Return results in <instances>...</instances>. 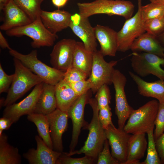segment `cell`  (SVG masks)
<instances>
[{"label": "cell", "mask_w": 164, "mask_h": 164, "mask_svg": "<svg viewBox=\"0 0 164 164\" xmlns=\"http://www.w3.org/2000/svg\"><path fill=\"white\" fill-rule=\"evenodd\" d=\"M159 102L149 101L136 110H134L123 128L129 134L146 133L154 128V122L158 112Z\"/></svg>", "instance_id": "5b68a950"}, {"label": "cell", "mask_w": 164, "mask_h": 164, "mask_svg": "<svg viewBox=\"0 0 164 164\" xmlns=\"http://www.w3.org/2000/svg\"><path fill=\"white\" fill-rule=\"evenodd\" d=\"M10 55L19 60L32 72L39 76L44 83L55 85L63 78L64 72L50 67L37 58L36 50L32 51L27 54H22L11 48Z\"/></svg>", "instance_id": "277c9868"}, {"label": "cell", "mask_w": 164, "mask_h": 164, "mask_svg": "<svg viewBox=\"0 0 164 164\" xmlns=\"http://www.w3.org/2000/svg\"><path fill=\"white\" fill-rule=\"evenodd\" d=\"M22 158L18 148L10 145L4 133L0 135V164H20Z\"/></svg>", "instance_id": "4316f807"}, {"label": "cell", "mask_w": 164, "mask_h": 164, "mask_svg": "<svg viewBox=\"0 0 164 164\" xmlns=\"http://www.w3.org/2000/svg\"><path fill=\"white\" fill-rule=\"evenodd\" d=\"M129 75L137 84L139 94L143 96L157 99L160 103H164V80L148 82L132 72Z\"/></svg>", "instance_id": "44dd1931"}, {"label": "cell", "mask_w": 164, "mask_h": 164, "mask_svg": "<svg viewBox=\"0 0 164 164\" xmlns=\"http://www.w3.org/2000/svg\"><path fill=\"white\" fill-rule=\"evenodd\" d=\"M156 149L162 164H164V133L155 140Z\"/></svg>", "instance_id": "60d3db41"}, {"label": "cell", "mask_w": 164, "mask_h": 164, "mask_svg": "<svg viewBox=\"0 0 164 164\" xmlns=\"http://www.w3.org/2000/svg\"><path fill=\"white\" fill-rule=\"evenodd\" d=\"M100 50L93 53V62L91 74L88 79L91 84V89L94 94L103 85L112 84V78L117 61H105Z\"/></svg>", "instance_id": "9c48e42d"}, {"label": "cell", "mask_w": 164, "mask_h": 164, "mask_svg": "<svg viewBox=\"0 0 164 164\" xmlns=\"http://www.w3.org/2000/svg\"><path fill=\"white\" fill-rule=\"evenodd\" d=\"M69 0H52L53 4L56 7L60 8L64 6Z\"/></svg>", "instance_id": "ee69618b"}, {"label": "cell", "mask_w": 164, "mask_h": 164, "mask_svg": "<svg viewBox=\"0 0 164 164\" xmlns=\"http://www.w3.org/2000/svg\"><path fill=\"white\" fill-rule=\"evenodd\" d=\"M144 24L146 32L157 37L164 31V16L146 21Z\"/></svg>", "instance_id": "1f68e13d"}, {"label": "cell", "mask_w": 164, "mask_h": 164, "mask_svg": "<svg viewBox=\"0 0 164 164\" xmlns=\"http://www.w3.org/2000/svg\"><path fill=\"white\" fill-rule=\"evenodd\" d=\"M112 113L109 105L99 109L98 118L104 129H106L110 125H114L111 120Z\"/></svg>", "instance_id": "74e56055"}, {"label": "cell", "mask_w": 164, "mask_h": 164, "mask_svg": "<svg viewBox=\"0 0 164 164\" xmlns=\"http://www.w3.org/2000/svg\"><path fill=\"white\" fill-rule=\"evenodd\" d=\"M79 13L87 18L98 14L117 15L126 20L131 18L135 5L131 1L124 0H95L88 2H78Z\"/></svg>", "instance_id": "7a4b0ae2"}, {"label": "cell", "mask_w": 164, "mask_h": 164, "mask_svg": "<svg viewBox=\"0 0 164 164\" xmlns=\"http://www.w3.org/2000/svg\"><path fill=\"white\" fill-rule=\"evenodd\" d=\"M9 0H0V9L2 10V9Z\"/></svg>", "instance_id": "bcb514c9"}, {"label": "cell", "mask_w": 164, "mask_h": 164, "mask_svg": "<svg viewBox=\"0 0 164 164\" xmlns=\"http://www.w3.org/2000/svg\"><path fill=\"white\" fill-rule=\"evenodd\" d=\"M69 84L73 90L78 96L86 93L91 89V83L88 79Z\"/></svg>", "instance_id": "f35d334b"}, {"label": "cell", "mask_w": 164, "mask_h": 164, "mask_svg": "<svg viewBox=\"0 0 164 164\" xmlns=\"http://www.w3.org/2000/svg\"><path fill=\"white\" fill-rule=\"evenodd\" d=\"M46 116L49 123L53 150L62 152L63 150L62 135L67 130L68 127L69 117L67 113L56 108Z\"/></svg>", "instance_id": "2e32d148"}, {"label": "cell", "mask_w": 164, "mask_h": 164, "mask_svg": "<svg viewBox=\"0 0 164 164\" xmlns=\"http://www.w3.org/2000/svg\"><path fill=\"white\" fill-rule=\"evenodd\" d=\"M72 14L59 9L52 12L42 10L40 17L46 28L53 33H56L69 27Z\"/></svg>", "instance_id": "ffe728a7"}, {"label": "cell", "mask_w": 164, "mask_h": 164, "mask_svg": "<svg viewBox=\"0 0 164 164\" xmlns=\"http://www.w3.org/2000/svg\"></svg>", "instance_id": "681fc988"}, {"label": "cell", "mask_w": 164, "mask_h": 164, "mask_svg": "<svg viewBox=\"0 0 164 164\" xmlns=\"http://www.w3.org/2000/svg\"><path fill=\"white\" fill-rule=\"evenodd\" d=\"M138 9L136 14L126 19L121 29L117 32L118 51L124 52L130 49L135 39L146 32L144 21L141 15L142 0H138Z\"/></svg>", "instance_id": "52a82bcc"}, {"label": "cell", "mask_w": 164, "mask_h": 164, "mask_svg": "<svg viewBox=\"0 0 164 164\" xmlns=\"http://www.w3.org/2000/svg\"><path fill=\"white\" fill-rule=\"evenodd\" d=\"M127 82L125 76L119 70L114 69L112 78L115 91V113L117 116L118 128H123L126 121L134 110L128 102L125 88Z\"/></svg>", "instance_id": "30bf717a"}, {"label": "cell", "mask_w": 164, "mask_h": 164, "mask_svg": "<svg viewBox=\"0 0 164 164\" xmlns=\"http://www.w3.org/2000/svg\"><path fill=\"white\" fill-rule=\"evenodd\" d=\"M96 38L100 46V50L103 56H114L118 51V33L108 26L99 24L94 27Z\"/></svg>", "instance_id": "d6986e66"}, {"label": "cell", "mask_w": 164, "mask_h": 164, "mask_svg": "<svg viewBox=\"0 0 164 164\" xmlns=\"http://www.w3.org/2000/svg\"><path fill=\"white\" fill-rule=\"evenodd\" d=\"M13 61L14 77L3 103V106L5 107L15 103L32 87L43 82L18 59L13 58Z\"/></svg>", "instance_id": "3957f363"}, {"label": "cell", "mask_w": 164, "mask_h": 164, "mask_svg": "<svg viewBox=\"0 0 164 164\" xmlns=\"http://www.w3.org/2000/svg\"><path fill=\"white\" fill-rule=\"evenodd\" d=\"M0 46L2 49H7L9 50L11 49L1 31H0Z\"/></svg>", "instance_id": "7bdbcfd3"}, {"label": "cell", "mask_w": 164, "mask_h": 164, "mask_svg": "<svg viewBox=\"0 0 164 164\" xmlns=\"http://www.w3.org/2000/svg\"><path fill=\"white\" fill-rule=\"evenodd\" d=\"M140 11L142 18L145 22L163 16L164 5L150 2L145 5H142Z\"/></svg>", "instance_id": "4dcf8cb0"}, {"label": "cell", "mask_w": 164, "mask_h": 164, "mask_svg": "<svg viewBox=\"0 0 164 164\" xmlns=\"http://www.w3.org/2000/svg\"><path fill=\"white\" fill-rule=\"evenodd\" d=\"M109 144L107 139L104 142L102 151L99 154L97 161V164H120L110 153Z\"/></svg>", "instance_id": "e575fe53"}, {"label": "cell", "mask_w": 164, "mask_h": 164, "mask_svg": "<svg viewBox=\"0 0 164 164\" xmlns=\"http://www.w3.org/2000/svg\"><path fill=\"white\" fill-rule=\"evenodd\" d=\"M27 118L35 124L39 136L49 147L53 149L49 123L46 115L33 113L28 115Z\"/></svg>", "instance_id": "83f0119b"}, {"label": "cell", "mask_w": 164, "mask_h": 164, "mask_svg": "<svg viewBox=\"0 0 164 164\" xmlns=\"http://www.w3.org/2000/svg\"></svg>", "instance_id": "c3c4849f"}, {"label": "cell", "mask_w": 164, "mask_h": 164, "mask_svg": "<svg viewBox=\"0 0 164 164\" xmlns=\"http://www.w3.org/2000/svg\"><path fill=\"white\" fill-rule=\"evenodd\" d=\"M150 2L164 5V0H149Z\"/></svg>", "instance_id": "7dc6e473"}, {"label": "cell", "mask_w": 164, "mask_h": 164, "mask_svg": "<svg viewBox=\"0 0 164 164\" xmlns=\"http://www.w3.org/2000/svg\"><path fill=\"white\" fill-rule=\"evenodd\" d=\"M55 86L57 108L67 112L79 96L76 94L70 84L63 79Z\"/></svg>", "instance_id": "d4e9b609"}, {"label": "cell", "mask_w": 164, "mask_h": 164, "mask_svg": "<svg viewBox=\"0 0 164 164\" xmlns=\"http://www.w3.org/2000/svg\"><path fill=\"white\" fill-rule=\"evenodd\" d=\"M2 10L3 22L0 26L2 30L6 31L14 28L27 25L32 21L12 0H9Z\"/></svg>", "instance_id": "ac0fdd59"}, {"label": "cell", "mask_w": 164, "mask_h": 164, "mask_svg": "<svg viewBox=\"0 0 164 164\" xmlns=\"http://www.w3.org/2000/svg\"><path fill=\"white\" fill-rule=\"evenodd\" d=\"M55 86L44 82L33 113L46 115L57 108Z\"/></svg>", "instance_id": "cb8c5ba5"}, {"label": "cell", "mask_w": 164, "mask_h": 164, "mask_svg": "<svg viewBox=\"0 0 164 164\" xmlns=\"http://www.w3.org/2000/svg\"><path fill=\"white\" fill-rule=\"evenodd\" d=\"M14 74L8 75L3 69L1 64H0V93L8 92L11 85Z\"/></svg>", "instance_id": "ab89813d"}, {"label": "cell", "mask_w": 164, "mask_h": 164, "mask_svg": "<svg viewBox=\"0 0 164 164\" xmlns=\"http://www.w3.org/2000/svg\"><path fill=\"white\" fill-rule=\"evenodd\" d=\"M105 130L112 156L120 164H125L127 160L129 141L131 135L123 128H116L114 125H109Z\"/></svg>", "instance_id": "7c38bea8"}, {"label": "cell", "mask_w": 164, "mask_h": 164, "mask_svg": "<svg viewBox=\"0 0 164 164\" xmlns=\"http://www.w3.org/2000/svg\"><path fill=\"white\" fill-rule=\"evenodd\" d=\"M95 162L93 159L86 155L80 158H73L62 152L56 164H92Z\"/></svg>", "instance_id": "d6a6232c"}, {"label": "cell", "mask_w": 164, "mask_h": 164, "mask_svg": "<svg viewBox=\"0 0 164 164\" xmlns=\"http://www.w3.org/2000/svg\"><path fill=\"white\" fill-rule=\"evenodd\" d=\"M88 103L93 110V117L91 122L87 123L83 128L88 130L89 134L84 146L79 150L66 153L68 156L83 153L97 161L98 155L102 150L107 139L104 129L98 118L99 109L95 98H89Z\"/></svg>", "instance_id": "6da1fadb"}, {"label": "cell", "mask_w": 164, "mask_h": 164, "mask_svg": "<svg viewBox=\"0 0 164 164\" xmlns=\"http://www.w3.org/2000/svg\"><path fill=\"white\" fill-rule=\"evenodd\" d=\"M32 21L40 16L41 5L44 0H12Z\"/></svg>", "instance_id": "f1b7e54d"}, {"label": "cell", "mask_w": 164, "mask_h": 164, "mask_svg": "<svg viewBox=\"0 0 164 164\" xmlns=\"http://www.w3.org/2000/svg\"><path fill=\"white\" fill-rule=\"evenodd\" d=\"M130 50L134 52L153 53L164 58V48L156 37L146 32L135 39Z\"/></svg>", "instance_id": "603a6c76"}, {"label": "cell", "mask_w": 164, "mask_h": 164, "mask_svg": "<svg viewBox=\"0 0 164 164\" xmlns=\"http://www.w3.org/2000/svg\"><path fill=\"white\" fill-rule=\"evenodd\" d=\"M43 83L42 82L35 86L28 95L20 102L5 107L3 117L9 118L13 123L22 116L33 113Z\"/></svg>", "instance_id": "8fae6325"}, {"label": "cell", "mask_w": 164, "mask_h": 164, "mask_svg": "<svg viewBox=\"0 0 164 164\" xmlns=\"http://www.w3.org/2000/svg\"><path fill=\"white\" fill-rule=\"evenodd\" d=\"M89 94L88 91L80 96L67 112L69 118L72 121L73 129L71 142L69 146V152L75 150L77 145L81 129L87 124L84 118L85 106L88 103Z\"/></svg>", "instance_id": "9a60e30c"}, {"label": "cell", "mask_w": 164, "mask_h": 164, "mask_svg": "<svg viewBox=\"0 0 164 164\" xmlns=\"http://www.w3.org/2000/svg\"><path fill=\"white\" fill-rule=\"evenodd\" d=\"M147 146L145 133L131 135L129 141L127 160L125 164H141L140 160L144 157Z\"/></svg>", "instance_id": "7402d4cb"}, {"label": "cell", "mask_w": 164, "mask_h": 164, "mask_svg": "<svg viewBox=\"0 0 164 164\" xmlns=\"http://www.w3.org/2000/svg\"><path fill=\"white\" fill-rule=\"evenodd\" d=\"M155 128L154 133L155 140L164 132V103H160L158 112L154 122Z\"/></svg>", "instance_id": "8d00e7d4"}, {"label": "cell", "mask_w": 164, "mask_h": 164, "mask_svg": "<svg viewBox=\"0 0 164 164\" xmlns=\"http://www.w3.org/2000/svg\"><path fill=\"white\" fill-rule=\"evenodd\" d=\"M132 67L138 76L144 77L152 74L164 80V58L153 53L134 52L131 59Z\"/></svg>", "instance_id": "ba28073f"}, {"label": "cell", "mask_w": 164, "mask_h": 164, "mask_svg": "<svg viewBox=\"0 0 164 164\" xmlns=\"http://www.w3.org/2000/svg\"><path fill=\"white\" fill-rule=\"evenodd\" d=\"M69 27L81 40L87 50L92 53L97 50L94 28L91 25L88 18L79 13L72 14Z\"/></svg>", "instance_id": "5bb4252c"}, {"label": "cell", "mask_w": 164, "mask_h": 164, "mask_svg": "<svg viewBox=\"0 0 164 164\" xmlns=\"http://www.w3.org/2000/svg\"><path fill=\"white\" fill-rule=\"evenodd\" d=\"M154 129L149 130L146 133L148 137L147 156L146 159L141 162V164H162L155 146Z\"/></svg>", "instance_id": "f546056e"}, {"label": "cell", "mask_w": 164, "mask_h": 164, "mask_svg": "<svg viewBox=\"0 0 164 164\" xmlns=\"http://www.w3.org/2000/svg\"><path fill=\"white\" fill-rule=\"evenodd\" d=\"M87 77L85 73L72 65L64 72L63 79L70 84L86 80Z\"/></svg>", "instance_id": "d590c367"}, {"label": "cell", "mask_w": 164, "mask_h": 164, "mask_svg": "<svg viewBox=\"0 0 164 164\" xmlns=\"http://www.w3.org/2000/svg\"><path fill=\"white\" fill-rule=\"evenodd\" d=\"M13 122L9 118L2 117L0 119V135L4 130L8 129Z\"/></svg>", "instance_id": "b9f144b4"}, {"label": "cell", "mask_w": 164, "mask_h": 164, "mask_svg": "<svg viewBox=\"0 0 164 164\" xmlns=\"http://www.w3.org/2000/svg\"><path fill=\"white\" fill-rule=\"evenodd\" d=\"M96 93L95 98L97 101L99 109L109 105L111 96L108 85L104 84L102 85Z\"/></svg>", "instance_id": "836d02e7"}, {"label": "cell", "mask_w": 164, "mask_h": 164, "mask_svg": "<svg viewBox=\"0 0 164 164\" xmlns=\"http://www.w3.org/2000/svg\"><path fill=\"white\" fill-rule=\"evenodd\" d=\"M37 148L29 149L23 154L30 164H56L62 153L49 147L38 135L35 136Z\"/></svg>", "instance_id": "e0dca14e"}, {"label": "cell", "mask_w": 164, "mask_h": 164, "mask_svg": "<svg viewBox=\"0 0 164 164\" xmlns=\"http://www.w3.org/2000/svg\"><path fill=\"white\" fill-rule=\"evenodd\" d=\"M93 62V53L86 50L82 42L77 41L72 65L88 77L91 74Z\"/></svg>", "instance_id": "484cf974"}, {"label": "cell", "mask_w": 164, "mask_h": 164, "mask_svg": "<svg viewBox=\"0 0 164 164\" xmlns=\"http://www.w3.org/2000/svg\"><path fill=\"white\" fill-rule=\"evenodd\" d=\"M9 36H27L31 38V45L34 48L42 46H51L58 38L56 34L47 29L43 24L40 16L26 25L13 28L6 31Z\"/></svg>", "instance_id": "8992f818"}, {"label": "cell", "mask_w": 164, "mask_h": 164, "mask_svg": "<svg viewBox=\"0 0 164 164\" xmlns=\"http://www.w3.org/2000/svg\"><path fill=\"white\" fill-rule=\"evenodd\" d=\"M158 40L164 48V31L156 37Z\"/></svg>", "instance_id": "f6af8a7d"}, {"label": "cell", "mask_w": 164, "mask_h": 164, "mask_svg": "<svg viewBox=\"0 0 164 164\" xmlns=\"http://www.w3.org/2000/svg\"><path fill=\"white\" fill-rule=\"evenodd\" d=\"M76 42L74 39H64L54 45L50 55L53 67L65 72L72 65Z\"/></svg>", "instance_id": "4fadbf2b"}]
</instances>
